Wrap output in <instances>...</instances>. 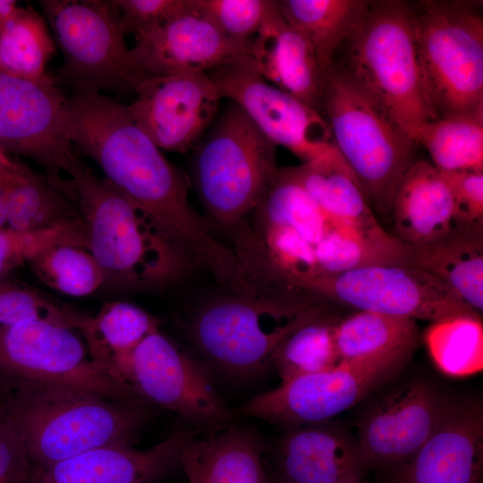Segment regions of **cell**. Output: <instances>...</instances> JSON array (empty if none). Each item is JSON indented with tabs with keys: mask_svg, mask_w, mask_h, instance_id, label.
<instances>
[{
	"mask_svg": "<svg viewBox=\"0 0 483 483\" xmlns=\"http://www.w3.org/2000/svg\"><path fill=\"white\" fill-rule=\"evenodd\" d=\"M67 113L74 147L100 167L105 179L152 215L217 281L229 287L243 281L241 260L213 237L189 200L183 175L126 105L96 89H76L67 97Z\"/></svg>",
	"mask_w": 483,
	"mask_h": 483,
	"instance_id": "cell-1",
	"label": "cell"
},
{
	"mask_svg": "<svg viewBox=\"0 0 483 483\" xmlns=\"http://www.w3.org/2000/svg\"><path fill=\"white\" fill-rule=\"evenodd\" d=\"M0 369L17 380L59 386L105 398L143 401L90 358L74 329L31 319L0 328Z\"/></svg>",
	"mask_w": 483,
	"mask_h": 483,
	"instance_id": "cell-12",
	"label": "cell"
},
{
	"mask_svg": "<svg viewBox=\"0 0 483 483\" xmlns=\"http://www.w3.org/2000/svg\"><path fill=\"white\" fill-rule=\"evenodd\" d=\"M290 169L335 224L368 234L387 233L377 223L360 183L335 145L316 159Z\"/></svg>",
	"mask_w": 483,
	"mask_h": 483,
	"instance_id": "cell-26",
	"label": "cell"
},
{
	"mask_svg": "<svg viewBox=\"0 0 483 483\" xmlns=\"http://www.w3.org/2000/svg\"><path fill=\"white\" fill-rule=\"evenodd\" d=\"M407 250L410 265L438 277L482 313L483 229L455 225L441 238Z\"/></svg>",
	"mask_w": 483,
	"mask_h": 483,
	"instance_id": "cell-29",
	"label": "cell"
},
{
	"mask_svg": "<svg viewBox=\"0 0 483 483\" xmlns=\"http://www.w3.org/2000/svg\"><path fill=\"white\" fill-rule=\"evenodd\" d=\"M208 72L222 98L238 106L274 144L287 148L303 163L334 147L325 116L264 79L249 55H238Z\"/></svg>",
	"mask_w": 483,
	"mask_h": 483,
	"instance_id": "cell-13",
	"label": "cell"
},
{
	"mask_svg": "<svg viewBox=\"0 0 483 483\" xmlns=\"http://www.w3.org/2000/svg\"><path fill=\"white\" fill-rule=\"evenodd\" d=\"M414 141L442 173L483 172V112L430 120L419 128Z\"/></svg>",
	"mask_w": 483,
	"mask_h": 483,
	"instance_id": "cell-32",
	"label": "cell"
},
{
	"mask_svg": "<svg viewBox=\"0 0 483 483\" xmlns=\"http://www.w3.org/2000/svg\"><path fill=\"white\" fill-rule=\"evenodd\" d=\"M4 154V152L0 148V157H2Z\"/></svg>",
	"mask_w": 483,
	"mask_h": 483,
	"instance_id": "cell-47",
	"label": "cell"
},
{
	"mask_svg": "<svg viewBox=\"0 0 483 483\" xmlns=\"http://www.w3.org/2000/svg\"><path fill=\"white\" fill-rule=\"evenodd\" d=\"M252 429L228 423L194 433L180 454L188 483H272Z\"/></svg>",
	"mask_w": 483,
	"mask_h": 483,
	"instance_id": "cell-23",
	"label": "cell"
},
{
	"mask_svg": "<svg viewBox=\"0 0 483 483\" xmlns=\"http://www.w3.org/2000/svg\"><path fill=\"white\" fill-rule=\"evenodd\" d=\"M39 470L11 427L0 433V483H35Z\"/></svg>",
	"mask_w": 483,
	"mask_h": 483,
	"instance_id": "cell-43",
	"label": "cell"
},
{
	"mask_svg": "<svg viewBox=\"0 0 483 483\" xmlns=\"http://www.w3.org/2000/svg\"><path fill=\"white\" fill-rule=\"evenodd\" d=\"M339 318L326 312L305 323L285 339L273 362L282 382L326 371L340 363L335 343Z\"/></svg>",
	"mask_w": 483,
	"mask_h": 483,
	"instance_id": "cell-35",
	"label": "cell"
},
{
	"mask_svg": "<svg viewBox=\"0 0 483 483\" xmlns=\"http://www.w3.org/2000/svg\"><path fill=\"white\" fill-rule=\"evenodd\" d=\"M424 341L436 367L453 377L476 374L483 368L480 317L458 316L433 322Z\"/></svg>",
	"mask_w": 483,
	"mask_h": 483,
	"instance_id": "cell-34",
	"label": "cell"
},
{
	"mask_svg": "<svg viewBox=\"0 0 483 483\" xmlns=\"http://www.w3.org/2000/svg\"><path fill=\"white\" fill-rule=\"evenodd\" d=\"M451 400L418 381L381 399L364 417L356 438L369 470L394 477L436 431Z\"/></svg>",
	"mask_w": 483,
	"mask_h": 483,
	"instance_id": "cell-16",
	"label": "cell"
},
{
	"mask_svg": "<svg viewBox=\"0 0 483 483\" xmlns=\"http://www.w3.org/2000/svg\"><path fill=\"white\" fill-rule=\"evenodd\" d=\"M308 291L354 310L431 323L458 316L480 317L445 282L411 265L357 267L322 277Z\"/></svg>",
	"mask_w": 483,
	"mask_h": 483,
	"instance_id": "cell-11",
	"label": "cell"
},
{
	"mask_svg": "<svg viewBox=\"0 0 483 483\" xmlns=\"http://www.w3.org/2000/svg\"><path fill=\"white\" fill-rule=\"evenodd\" d=\"M125 34L139 35L190 7L191 0H113Z\"/></svg>",
	"mask_w": 483,
	"mask_h": 483,
	"instance_id": "cell-42",
	"label": "cell"
},
{
	"mask_svg": "<svg viewBox=\"0 0 483 483\" xmlns=\"http://www.w3.org/2000/svg\"><path fill=\"white\" fill-rule=\"evenodd\" d=\"M0 148L31 159L51 177L90 171L75 151L67 97L52 76L30 80L0 71Z\"/></svg>",
	"mask_w": 483,
	"mask_h": 483,
	"instance_id": "cell-10",
	"label": "cell"
},
{
	"mask_svg": "<svg viewBox=\"0 0 483 483\" xmlns=\"http://www.w3.org/2000/svg\"><path fill=\"white\" fill-rule=\"evenodd\" d=\"M126 381L148 404L174 411L204 430L231 419L205 369L159 330L133 352Z\"/></svg>",
	"mask_w": 483,
	"mask_h": 483,
	"instance_id": "cell-14",
	"label": "cell"
},
{
	"mask_svg": "<svg viewBox=\"0 0 483 483\" xmlns=\"http://www.w3.org/2000/svg\"><path fill=\"white\" fill-rule=\"evenodd\" d=\"M9 155L4 154L0 157V228L7 227L6 225V209L3 196V185H4V164Z\"/></svg>",
	"mask_w": 483,
	"mask_h": 483,
	"instance_id": "cell-45",
	"label": "cell"
},
{
	"mask_svg": "<svg viewBox=\"0 0 483 483\" xmlns=\"http://www.w3.org/2000/svg\"><path fill=\"white\" fill-rule=\"evenodd\" d=\"M194 9L232 40L250 44L277 1L192 0Z\"/></svg>",
	"mask_w": 483,
	"mask_h": 483,
	"instance_id": "cell-39",
	"label": "cell"
},
{
	"mask_svg": "<svg viewBox=\"0 0 483 483\" xmlns=\"http://www.w3.org/2000/svg\"><path fill=\"white\" fill-rule=\"evenodd\" d=\"M51 289L69 296H86L105 283V274L84 247L58 242L38 252L28 264Z\"/></svg>",
	"mask_w": 483,
	"mask_h": 483,
	"instance_id": "cell-36",
	"label": "cell"
},
{
	"mask_svg": "<svg viewBox=\"0 0 483 483\" xmlns=\"http://www.w3.org/2000/svg\"><path fill=\"white\" fill-rule=\"evenodd\" d=\"M63 55L55 82L76 89L134 91L144 79L132 68L119 11L113 0H40Z\"/></svg>",
	"mask_w": 483,
	"mask_h": 483,
	"instance_id": "cell-9",
	"label": "cell"
},
{
	"mask_svg": "<svg viewBox=\"0 0 483 483\" xmlns=\"http://www.w3.org/2000/svg\"><path fill=\"white\" fill-rule=\"evenodd\" d=\"M18 386L7 416L39 471L94 448L131 445L148 415L143 401L21 380Z\"/></svg>",
	"mask_w": 483,
	"mask_h": 483,
	"instance_id": "cell-3",
	"label": "cell"
},
{
	"mask_svg": "<svg viewBox=\"0 0 483 483\" xmlns=\"http://www.w3.org/2000/svg\"><path fill=\"white\" fill-rule=\"evenodd\" d=\"M395 371L340 362L332 369L282 382L246 402L241 413L292 428L329 421Z\"/></svg>",
	"mask_w": 483,
	"mask_h": 483,
	"instance_id": "cell-17",
	"label": "cell"
},
{
	"mask_svg": "<svg viewBox=\"0 0 483 483\" xmlns=\"http://www.w3.org/2000/svg\"><path fill=\"white\" fill-rule=\"evenodd\" d=\"M17 6L14 0H0V36Z\"/></svg>",
	"mask_w": 483,
	"mask_h": 483,
	"instance_id": "cell-44",
	"label": "cell"
},
{
	"mask_svg": "<svg viewBox=\"0 0 483 483\" xmlns=\"http://www.w3.org/2000/svg\"><path fill=\"white\" fill-rule=\"evenodd\" d=\"M419 340L416 320L354 310L340 317L335 343L340 362L398 370Z\"/></svg>",
	"mask_w": 483,
	"mask_h": 483,
	"instance_id": "cell-25",
	"label": "cell"
},
{
	"mask_svg": "<svg viewBox=\"0 0 483 483\" xmlns=\"http://www.w3.org/2000/svg\"><path fill=\"white\" fill-rule=\"evenodd\" d=\"M208 132L195 156L197 190L215 218L235 224L258 207L273 183L277 146L230 101Z\"/></svg>",
	"mask_w": 483,
	"mask_h": 483,
	"instance_id": "cell-8",
	"label": "cell"
},
{
	"mask_svg": "<svg viewBox=\"0 0 483 483\" xmlns=\"http://www.w3.org/2000/svg\"><path fill=\"white\" fill-rule=\"evenodd\" d=\"M57 46L49 26L30 4L17 6L0 36V71L30 80L47 79Z\"/></svg>",
	"mask_w": 483,
	"mask_h": 483,
	"instance_id": "cell-31",
	"label": "cell"
},
{
	"mask_svg": "<svg viewBox=\"0 0 483 483\" xmlns=\"http://www.w3.org/2000/svg\"><path fill=\"white\" fill-rule=\"evenodd\" d=\"M287 22L309 42L323 72L366 11V0L277 1Z\"/></svg>",
	"mask_w": 483,
	"mask_h": 483,
	"instance_id": "cell-30",
	"label": "cell"
},
{
	"mask_svg": "<svg viewBox=\"0 0 483 483\" xmlns=\"http://www.w3.org/2000/svg\"><path fill=\"white\" fill-rule=\"evenodd\" d=\"M129 60L143 79L184 72H209L242 55L250 44L225 36L212 22L190 7L139 35Z\"/></svg>",
	"mask_w": 483,
	"mask_h": 483,
	"instance_id": "cell-18",
	"label": "cell"
},
{
	"mask_svg": "<svg viewBox=\"0 0 483 483\" xmlns=\"http://www.w3.org/2000/svg\"><path fill=\"white\" fill-rule=\"evenodd\" d=\"M194 433L180 430L143 450L94 448L40 470L35 483H157L180 466L182 449Z\"/></svg>",
	"mask_w": 483,
	"mask_h": 483,
	"instance_id": "cell-21",
	"label": "cell"
},
{
	"mask_svg": "<svg viewBox=\"0 0 483 483\" xmlns=\"http://www.w3.org/2000/svg\"><path fill=\"white\" fill-rule=\"evenodd\" d=\"M61 190L78 207L85 248L102 267L105 282L123 287L164 284L180 276L188 255L146 209L91 170L60 177Z\"/></svg>",
	"mask_w": 483,
	"mask_h": 483,
	"instance_id": "cell-2",
	"label": "cell"
},
{
	"mask_svg": "<svg viewBox=\"0 0 483 483\" xmlns=\"http://www.w3.org/2000/svg\"><path fill=\"white\" fill-rule=\"evenodd\" d=\"M352 483H368L367 481H365L364 479L362 480H360V481H356V482H352Z\"/></svg>",
	"mask_w": 483,
	"mask_h": 483,
	"instance_id": "cell-46",
	"label": "cell"
},
{
	"mask_svg": "<svg viewBox=\"0 0 483 483\" xmlns=\"http://www.w3.org/2000/svg\"><path fill=\"white\" fill-rule=\"evenodd\" d=\"M258 207L267 225L289 227L314 248L329 230L343 227L323 212L290 168L278 170Z\"/></svg>",
	"mask_w": 483,
	"mask_h": 483,
	"instance_id": "cell-33",
	"label": "cell"
},
{
	"mask_svg": "<svg viewBox=\"0 0 483 483\" xmlns=\"http://www.w3.org/2000/svg\"><path fill=\"white\" fill-rule=\"evenodd\" d=\"M322 112L370 208L391 214L397 186L414 162L416 142L335 63L324 72Z\"/></svg>",
	"mask_w": 483,
	"mask_h": 483,
	"instance_id": "cell-6",
	"label": "cell"
},
{
	"mask_svg": "<svg viewBox=\"0 0 483 483\" xmlns=\"http://www.w3.org/2000/svg\"><path fill=\"white\" fill-rule=\"evenodd\" d=\"M394 236L407 250L436 241L456 225L448 184L431 163L414 161L394 195Z\"/></svg>",
	"mask_w": 483,
	"mask_h": 483,
	"instance_id": "cell-24",
	"label": "cell"
},
{
	"mask_svg": "<svg viewBox=\"0 0 483 483\" xmlns=\"http://www.w3.org/2000/svg\"><path fill=\"white\" fill-rule=\"evenodd\" d=\"M266 242L275 271L287 285L308 291L316 281L324 277L314 246L294 230L267 225Z\"/></svg>",
	"mask_w": 483,
	"mask_h": 483,
	"instance_id": "cell-38",
	"label": "cell"
},
{
	"mask_svg": "<svg viewBox=\"0 0 483 483\" xmlns=\"http://www.w3.org/2000/svg\"><path fill=\"white\" fill-rule=\"evenodd\" d=\"M343 47L344 64L338 66L414 140L432 118L422 91L411 4L369 1Z\"/></svg>",
	"mask_w": 483,
	"mask_h": 483,
	"instance_id": "cell-4",
	"label": "cell"
},
{
	"mask_svg": "<svg viewBox=\"0 0 483 483\" xmlns=\"http://www.w3.org/2000/svg\"><path fill=\"white\" fill-rule=\"evenodd\" d=\"M483 411L451 401L439 426L394 477V483H482Z\"/></svg>",
	"mask_w": 483,
	"mask_h": 483,
	"instance_id": "cell-20",
	"label": "cell"
},
{
	"mask_svg": "<svg viewBox=\"0 0 483 483\" xmlns=\"http://www.w3.org/2000/svg\"><path fill=\"white\" fill-rule=\"evenodd\" d=\"M249 55L268 82L321 113L324 72L311 45L287 22L278 3L250 39Z\"/></svg>",
	"mask_w": 483,
	"mask_h": 483,
	"instance_id": "cell-22",
	"label": "cell"
},
{
	"mask_svg": "<svg viewBox=\"0 0 483 483\" xmlns=\"http://www.w3.org/2000/svg\"><path fill=\"white\" fill-rule=\"evenodd\" d=\"M58 242H72L85 248L81 219L72 225L39 232L0 228V278L29 264L40 251Z\"/></svg>",
	"mask_w": 483,
	"mask_h": 483,
	"instance_id": "cell-40",
	"label": "cell"
},
{
	"mask_svg": "<svg viewBox=\"0 0 483 483\" xmlns=\"http://www.w3.org/2000/svg\"><path fill=\"white\" fill-rule=\"evenodd\" d=\"M133 92L132 119L160 149L179 153L209 129L222 99L208 72L147 77Z\"/></svg>",
	"mask_w": 483,
	"mask_h": 483,
	"instance_id": "cell-15",
	"label": "cell"
},
{
	"mask_svg": "<svg viewBox=\"0 0 483 483\" xmlns=\"http://www.w3.org/2000/svg\"><path fill=\"white\" fill-rule=\"evenodd\" d=\"M442 174L451 191L456 225L483 229V172L458 171Z\"/></svg>",
	"mask_w": 483,
	"mask_h": 483,
	"instance_id": "cell-41",
	"label": "cell"
},
{
	"mask_svg": "<svg viewBox=\"0 0 483 483\" xmlns=\"http://www.w3.org/2000/svg\"><path fill=\"white\" fill-rule=\"evenodd\" d=\"M481 2L411 4L424 100L432 120L483 112Z\"/></svg>",
	"mask_w": 483,
	"mask_h": 483,
	"instance_id": "cell-5",
	"label": "cell"
},
{
	"mask_svg": "<svg viewBox=\"0 0 483 483\" xmlns=\"http://www.w3.org/2000/svg\"><path fill=\"white\" fill-rule=\"evenodd\" d=\"M3 196L7 227L20 232H39L80 221L75 203L55 180L8 157L4 164Z\"/></svg>",
	"mask_w": 483,
	"mask_h": 483,
	"instance_id": "cell-27",
	"label": "cell"
},
{
	"mask_svg": "<svg viewBox=\"0 0 483 483\" xmlns=\"http://www.w3.org/2000/svg\"><path fill=\"white\" fill-rule=\"evenodd\" d=\"M86 317L10 275L0 278V328L39 319L76 330Z\"/></svg>",
	"mask_w": 483,
	"mask_h": 483,
	"instance_id": "cell-37",
	"label": "cell"
},
{
	"mask_svg": "<svg viewBox=\"0 0 483 483\" xmlns=\"http://www.w3.org/2000/svg\"><path fill=\"white\" fill-rule=\"evenodd\" d=\"M318 301L292 294L242 292L203 308L191 326L195 344L212 366L234 377L265 371L285 339L326 313Z\"/></svg>",
	"mask_w": 483,
	"mask_h": 483,
	"instance_id": "cell-7",
	"label": "cell"
},
{
	"mask_svg": "<svg viewBox=\"0 0 483 483\" xmlns=\"http://www.w3.org/2000/svg\"><path fill=\"white\" fill-rule=\"evenodd\" d=\"M264 462L272 483H352L368 470L355 438L328 421L292 427Z\"/></svg>",
	"mask_w": 483,
	"mask_h": 483,
	"instance_id": "cell-19",
	"label": "cell"
},
{
	"mask_svg": "<svg viewBox=\"0 0 483 483\" xmlns=\"http://www.w3.org/2000/svg\"><path fill=\"white\" fill-rule=\"evenodd\" d=\"M76 330L92 360L128 385L126 378L131 355L145 337L158 330V320L132 303L112 301L105 304L95 316H87Z\"/></svg>",
	"mask_w": 483,
	"mask_h": 483,
	"instance_id": "cell-28",
	"label": "cell"
}]
</instances>
